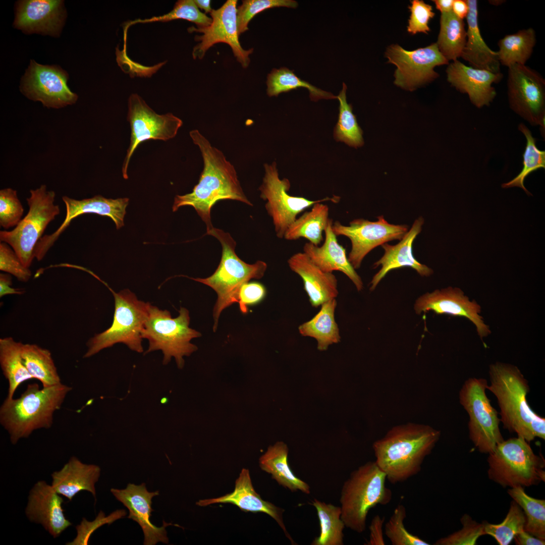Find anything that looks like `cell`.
I'll use <instances>...</instances> for the list:
<instances>
[{"label":"cell","instance_id":"cell-1","mask_svg":"<svg viewBox=\"0 0 545 545\" xmlns=\"http://www.w3.org/2000/svg\"><path fill=\"white\" fill-rule=\"evenodd\" d=\"M189 135L200 150L203 170L192 192L176 196L172 210L176 211L185 206L193 207L205 223L207 231L213 227L210 212L217 201L231 199L250 206L252 204L243 191L234 166L226 159L223 153L212 146L198 130L191 131Z\"/></svg>","mask_w":545,"mask_h":545},{"label":"cell","instance_id":"cell-2","mask_svg":"<svg viewBox=\"0 0 545 545\" xmlns=\"http://www.w3.org/2000/svg\"><path fill=\"white\" fill-rule=\"evenodd\" d=\"M440 435V431L428 425L396 426L373 444L375 462L391 483L403 482L420 471Z\"/></svg>","mask_w":545,"mask_h":545},{"label":"cell","instance_id":"cell-3","mask_svg":"<svg viewBox=\"0 0 545 545\" xmlns=\"http://www.w3.org/2000/svg\"><path fill=\"white\" fill-rule=\"evenodd\" d=\"M490 385L486 389L497 398L500 421L510 432L528 442L535 438L545 439V418L536 414L527 400L530 388L519 369L512 364L497 362L489 368Z\"/></svg>","mask_w":545,"mask_h":545},{"label":"cell","instance_id":"cell-4","mask_svg":"<svg viewBox=\"0 0 545 545\" xmlns=\"http://www.w3.org/2000/svg\"><path fill=\"white\" fill-rule=\"evenodd\" d=\"M72 390L62 383L40 389L36 383L29 384L17 399H6L0 408V422L8 432L11 443L16 444L40 428H49L54 413L62 406Z\"/></svg>","mask_w":545,"mask_h":545},{"label":"cell","instance_id":"cell-5","mask_svg":"<svg viewBox=\"0 0 545 545\" xmlns=\"http://www.w3.org/2000/svg\"><path fill=\"white\" fill-rule=\"evenodd\" d=\"M206 235L214 237L221 244L222 254L220 263L214 273L209 277L190 278L211 287L217 294V301L213 310V330L215 332L223 310L238 303L239 292L242 285L252 279H259L263 277L267 264L260 260L251 264L242 260L235 252V241L229 233L222 230L213 227L206 231Z\"/></svg>","mask_w":545,"mask_h":545},{"label":"cell","instance_id":"cell-6","mask_svg":"<svg viewBox=\"0 0 545 545\" xmlns=\"http://www.w3.org/2000/svg\"><path fill=\"white\" fill-rule=\"evenodd\" d=\"M386 479L375 461L367 462L351 472L342 486L340 499L341 518L346 527L364 532L369 510L390 502L392 492L386 485Z\"/></svg>","mask_w":545,"mask_h":545},{"label":"cell","instance_id":"cell-7","mask_svg":"<svg viewBox=\"0 0 545 545\" xmlns=\"http://www.w3.org/2000/svg\"><path fill=\"white\" fill-rule=\"evenodd\" d=\"M489 478L503 487H529L545 480V461L518 437L498 444L488 454Z\"/></svg>","mask_w":545,"mask_h":545},{"label":"cell","instance_id":"cell-8","mask_svg":"<svg viewBox=\"0 0 545 545\" xmlns=\"http://www.w3.org/2000/svg\"><path fill=\"white\" fill-rule=\"evenodd\" d=\"M179 313L177 317L172 318L169 311L151 305L141 337L149 342L145 354L161 350L164 364H168L174 357L178 368H182L183 357L190 356L197 350L190 341L201 334L189 327V312L186 308L181 307Z\"/></svg>","mask_w":545,"mask_h":545},{"label":"cell","instance_id":"cell-9","mask_svg":"<svg viewBox=\"0 0 545 545\" xmlns=\"http://www.w3.org/2000/svg\"><path fill=\"white\" fill-rule=\"evenodd\" d=\"M115 299L112 324L105 331L95 335L87 343L83 358H88L117 343L126 345L131 350L141 353V332L149 314L151 304L139 300L129 289L118 293L107 284Z\"/></svg>","mask_w":545,"mask_h":545},{"label":"cell","instance_id":"cell-10","mask_svg":"<svg viewBox=\"0 0 545 545\" xmlns=\"http://www.w3.org/2000/svg\"><path fill=\"white\" fill-rule=\"evenodd\" d=\"M26 198L28 212L12 230L0 231V241L9 244L23 264L30 267L34 249L48 225L60 214L59 205L54 203L56 193L48 191L45 185L30 190Z\"/></svg>","mask_w":545,"mask_h":545},{"label":"cell","instance_id":"cell-11","mask_svg":"<svg viewBox=\"0 0 545 545\" xmlns=\"http://www.w3.org/2000/svg\"><path fill=\"white\" fill-rule=\"evenodd\" d=\"M487 385L484 378H469L463 385L459 398L469 415L470 439L480 452L489 454L504 439L498 413L486 395Z\"/></svg>","mask_w":545,"mask_h":545},{"label":"cell","instance_id":"cell-12","mask_svg":"<svg viewBox=\"0 0 545 545\" xmlns=\"http://www.w3.org/2000/svg\"><path fill=\"white\" fill-rule=\"evenodd\" d=\"M265 174L259 188L260 198L267 202L265 209L272 220L275 231L279 238H283L290 226L298 215L317 202L339 201L340 197L334 196L317 200H309L303 197L292 196L288 193L291 184L288 179H280L274 162L264 165Z\"/></svg>","mask_w":545,"mask_h":545},{"label":"cell","instance_id":"cell-13","mask_svg":"<svg viewBox=\"0 0 545 545\" xmlns=\"http://www.w3.org/2000/svg\"><path fill=\"white\" fill-rule=\"evenodd\" d=\"M127 121L131 128L130 142L122 167L124 178L127 179L130 159L138 146L149 140L167 141L175 137L183 125L182 121L173 114L156 113L136 93L128 100Z\"/></svg>","mask_w":545,"mask_h":545},{"label":"cell","instance_id":"cell-14","mask_svg":"<svg viewBox=\"0 0 545 545\" xmlns=\"http://www.w3.org/2000/svg\"><path fill=\"white\" fill-rule=\"evenodd\" d=\"M385 56L389 63L396 67L394 84L410 91L438 78L435 67L449 64L436 43L413 50L392 44L387 48Z\"/></svg>","mask_w":545,"mask_h":545},{"label":"cell","instance_id":"cell-15","mask_svg":"<svg viewBox=\"0 0 545 545\" xmlns=\"http://www.w3.org/2000/svg\"><path fill=\"white\" fill-rule=\"evenodd\" d=\"M508 95L510 107L532 125H545V81L525 65L508 67Z\"/></svg>","mask_w":545,"mask_h":545},{"label":"cell","instance_id":"cell-16","mask_svg":"<svg viewBox=\"0 0 545 545\" xmlns=\"http://www.w3.org/2000/svg\"><path fill=\"white\" fill-rule=\"evenodd\" d=\"M332 230L336 236H344L350 240L351 249L348 259L355 269L360 267L365 256L374 248L390 241L401 240L408 231V227L390 224L380 215L375 222L355 219L349 226L336 221L333 223Z\"/></svg>","mask_w":545,"mask_h":545},{"label":"cell","instance_id":"cell-17","mask_svg":"<svg viewBox=\"0 0 545 545\" xmlns=\"http://www.w3.org/2000/svg\"><path fill=\"white\" fill-rule=\"evenodd\" d=\"M236 0H228L217 10H212L210 13L212 22L207 27L196 28L192 26L188 32L201 33L196 35L195 40L199 42L192 51L194 59H202L207 50L216 43L223 42L229 45L237 60L242 67L247 68L250 62L249 55L253 48L245 50L241 46L239 40L237 21Z\"/></svg>","mask_w":545,"mask_h":545},{"label":"cell","instance_id":"cell-18","mask_svg":"<svg viewBox=\"0 0 545 545\" xmlns=\"http://www.w3.org/2000/svg\"><path fill=\"white\" fill-rule=\"evenodd\" d=\"M68 74L57 66L42 65L30 61L20 85L28 98L47 107L61 108L76 102L77 95L67 85Z\"/></svg>","mask_w":545,"mask_h":545},{"label":"cell","instance_id":"cell-19","mask_svg":"<svg viewBox=\"0 0 545 545\" xmlns=\"http://www.w3.org/2000/svg\"><path fill=\"white\" fill-rule=\"evenodd\" d=\"M62 200L66 206L65 219L54 232L44 235L38 242L34 249L35 258L38 261L44 258L72 221L79 215L94 213L107 216L114 222L117 230L124 226L126 209L129 200L128 198L112 199L96 195L90 198L77 200L64 196Z\"/></svg>","mask_w":545,"mask_h":545},{"label":"cell","instance_id":"cell-20","mask_svg":"<svg viewBox=\"0 0 545 545\" xmlns=\"http://www.w3.org/2000/svg\"><path fill=\"white\" fill-rule=\"evenodd\" d=\"M414 309L418 315L432 311L438 314L466 317L475 325L482 340L490 334L489 326L480 315V306L475 300H470L463 291L457 287H449L421 295L416 300Z\"/></svg>","mask_w":545,"mask_h":545},{"label":"cell","instance_id":"cell-21","mask_svg":"<svg viewBox=\"0 0 545 545\" xmlns=\"http://www.w3.org/2000/svg\"><path fill=\"white\" fill-rule=\"evenodd\" d=\"M66 17L63 1H20L16 4L14 26L26 34L59 36Z\"/></svg>","mask_w":545,"mask_h":545},{"label":"cell","instance_id":"cell-22","mask_svg":"<svg viewBox=\"0 0 545 545\" xmlns=\"http://www.w3.org/2000/svg\"><path fill=\"white\" fill-rule=\"evenodd\" d=\"M111 492L129 510L128 518L138 523L141 527L144 533V545H154L158 542L168 543L166 527L169 525L180 527L164 521L161 527L152 523L150 520L151 512L154 511L151 508L152 499L159 495V491L148 492L145 483L138 485L129 483L125 489L112 488Z\"/></svg>","mask_w":545,"mask_h":545},{"label":"cell","instance_id":"cell-23","mask_svg":"<svg viewBox=\"0 0 545 545\" xmlns=\"http://www.w3.org/2000/svg\"><path fill=\"white\" fill-rule=\"evenodd\" d=\"M63 498L53 487L39 481L31 489L26 515L32 522L41 524L53 537L72 525L65 516Z\"/></svg>","mask_w":545,"mask_h":545},{"label":"cell","instance_id":"cell-24","mask_svg":"<svg viewBox=\"0 0 545 545\" xmlns=\"http://www.w3.org/2000/svg\"><path fill=\"white\" fill-rule=\"evenodd\" d=\"M447 80L462 93H467L471 102L476 107L488 105L496 95L492 84L499 82L503 74L471 67L458 60L449 64L447 70Z\"/></svg>","mask_w":545,"mask_h":545},{"label":"cell","instance_id":"cell-25","mask_svg":"<svg viewBox=\"0 0 545 545\" xmlns=\"http://www.w3.org/2000/svg\"><path fill=\"white\" fill-rule=\"evenodd\" d=\"M217 503H230L244 511L261 512L268 515L278 523L292 544H295L284 524L283 517L284 510L263 500L255 492L248 469H242L236 480L233 492L217 498L200 500L196 502V505L203 507Z\"/></svg>","mask_w":545,"mask_h":545},{"label":"cell","instance_id":"cell-26","mask_svg":"<svg viewBox=\"0 0 545 545\" xmlns=\"http://www.w3.org/2000/svg\"><path fill=\"white\" fill-rule=\"evenodd\" d=\"M424 219L419 217L397 244H383V256L376 262L374 268L381 266L380 270L373 277L370 283V290L373 291L380 281L391 270L402 267H411L420 276L428 277L433 273L432 269L419 262L413 256L412 245L417 236L421 232Z\"/></svg>","mask_w":545,"mask_h":545},{"label":"cell","instance_id":"cell-27","mask_svg":"<svg viewBox=\"0 0 545 545\" xmlns=\"http://www.w3.org/2000/svg\"><path fill=\"white\" fill-rule=\"evenodd\" d=\"M290 268L301 278L311 305L317 308L336 299L338 281L333 272H325L316 266L303 252L292 255L288 260Z\"/></svg>","mask_w":545,"mask_h":545},{"label":"cell","instance_id":"cell-28","mask_svg":"<svg viewBox=\"0 0 545 545\" xmlns=\"http://www.w3.org/2000/svg\"><path fill=\"white\" fill-rule=\"evenodd\" d=\"M333 223L330 219L324 230L325 238L322 245L316 246L307 242L303 246V252L323 271L333 272L335 270L344 273L357 291H361L363 288V282L349 261L345 249L338 243L332 230Z\"/></svg>","mask_w":545,"mask_h":545},{"label":"cell","instance_id":"cell-29","mask_svg":"<svg viewBox=\"0 0 545 545\" xmlns=\"http://www.w3.org/2000/svg\"><path fill=\"white\" fill-rule=\"evenodd\" d=\"M100 473L98 466L83 463L76 457H72L60 470L51 474V486L59 495L69 501L83 490L90 492L95 498V484Z\"/></svg>","mask_w":545,"mask_h":545},{"label":"cell","instance_id":"cell-30","mask_svg":"<svg viewBox=\"0 0 545 545\" xmlns=\"http://www.w3.org/2000/svg\"><path fill=\"white\" fill-rule=\"evenodd\" d=\"M468 12L466 17V41L461 57L470 67L500 73V63L497 51L492 50L483 39L478 22L477 1L466 0Z\"/></svg>","mask_w":545,"mask_h":545},{"label":"cell","instance_id":"cell-31","mask_svg":"<svg viewBox=\"0 0 545 545\" xmlns=\"http://www.w3.org/2000/svg\"><path fill=\"white\" fill-rule=\"evenodd\" d=\"M288 448L282 442L269 446L259 458L260 468L271 475L272 478L283 487L291 492L301 491L310 493L307 483L297 477L290 468L288 461Z\"/></svg>","mask_w":545,"mask_h":545},{"label":"cell","instance_id":"cell-32","mask_svg":"<svg viewBox=\"0 0 545 545\" xmlns=\"http://www.w3.org/2000/svg\"><path fill=\"white\" fill-rule=\"evenodd\" d=\"M337 305L336 299L326 301L321 305L320 310L310 320L298 327L301 336L316 340L317 349L320 351L326 350L330 345L340 341V331L335 318Z\"/></svg>","mask_w":545,"mask_h":545},{"label":"cell","instance_id":"cell-33","mask_svg":"<svg viewBox=\"0 0 545 545\" xmlns=\"http://www.w3.org/2000/svg\"><path fill=\"white\" fill-rule=\"evenodd\" d=\"M329 213L328 205L321 202L315 203L310 211L296 218L287 229L284 238L288 240L304 238L314 245L319 246L330 219Z\"/></svg>","mask_w":545,"mask_h":545},{"label":"cell","instance_id":"cell-34","mask_svg":"<svg viewBox=\"0 0 545 545\" xmlns=\"http://www.w3.org/2000/svg\"><path fill=\"white\" fill-rule=\"evenodd\" d=\"M22 345V343L12 337L0 339V365L8 381V399L13 398L16 390L22 383L33 379L24 364Z\"/></svg>","mask_w":545,"mask_h":545},{"label":"cell","instance_id":"cell-35","mask_svg":"<svg viewBox=\"0 0 545 545\" xmlns=\"http://www.w3.org/2000/svg\"><path fill=\"white\" fill-rule=\"evenodd\" d=\"M21 355L24 364L33 378L37 379L43 387L61 383V378L47 349L34 344H23Z\"/></svg>","mask_w":545,"mask_h":545},{"label":"cell","instance_id":"cell-36","mask_svg":"<svg viewBox=\"0 0 545 545\" xmlns=\"http://www.w3.org/2000/svg\"><path fill=\"white\" fill-rule=\"evenodd\" d=\"M535 43V32L532 28L506 35L498 42L499 49L497 52L500 64L507 67L515 64L525 65Z\"/></svg>","mask_w":545,"mask_h":545},{"label":"cell","instance_id":"cell-37","mask_svg":"<svg viewBox=\"0 0 545 545\" xmlns=\"http://www.w3.org/2000/svg\"><path fill=\"white\" fill-rule=\"evenodd\" d=\"M466 30L463 20L452 11L442 13L440 30L436 42L442 55L449 61L461 57L466 41Z\"/></svg>","mask_w":545,"mask_h":545},{"label":"cell","instance_id":"cell-38","mask_svg":"<svg viewBox=\"0 0 545 545\" xmlns=\"http://www.w3.org/2000/svg\"><path fill=\"white\" fill-rule=\"evenodd\" d=\"M311 505L316 509L320 524V533L311 545H343V530L346 527L341 518V507L314 499Z\"/></svg>","mask_w":545,"mask_h":545},{"label":"cell","instance_id":"cell-39","mask_svg":"<svg viewBox=\"0 0 545 545\" xmlns=\"http://www.w3.org/2000/svg\"><path fill=\"white\" fill-rule=\"evenodd\" d=\"M267 94L269 96H278L298 88H305L309 92L311 100L337 99V96L322 90L297 77L293 71L282 67L274 69L268 75L266 81Z\"/></svg>","mask_w":545,"mask_h":545},{"label":"cell","instance_id":"cell-40","mask_svg":"<svg viewBox=\"0 0 545 545\" xmlns=\"http://www.w3.org/2000/svg\"><path fill=\"white\" fill-rule=\"evenodd\" d=\"M507 492L524 513V530L545 540V500L529 496L522 487L510 488Z\"/></svg>","mask_w":545,"mask_h":545},{"label":"cell","instance_id":"cell-41","mask_svg":"<svg viewBox=\"0 0 545 545\" xmlns=\"http://www.w3.org/2000/svg\"><path fill=\"white\" fill-rule=\"evenodd\" d=\"M347 86L343 83L342 89L337 99L339 101L338 121L334 129L335 140L343 142L348 145L357 148L364 144L363 131L353 113L352 106L347 101Z\"/></svg>","mask_w":545,"mask_h":545},{"label":"cell","instance_id":"cell-42","mask_svg":"<svg viewBox=\"0 0 545 545\" xmlns=\"http://www.w3.org/2000/svg\"><path fill=\"white\" fill-rule=\"evenodd\" d=\"M177 19H184L195 23L197 28L208 26L212 22L211 18L201 12L193 0H180L177 1L172 10L162 16H155L149 19H138L127 22L124 24V40L126 42L128 29L131 25L137 23H146L154 22H166Z\"/></svg>","mask_w":545,"mask_h":545},{"label":"cell","instance_id":"cell-43","mask_svg":"<svg viewBox=\"0 0 545 545\" xmlns=\"http://www.w3.org/2000/svg\"><path fill=\"white\" fill-rule=\"evenodd\" d=\"M526 518L521 508L513 500L507 515L499 524L483 522L485 534L494 537L499 545H508L515 536L524 530Z\"/></svg>","mask_w":545,"mask_h":545},{"label":"cell","instance_id":"cell-44","mask_svg":"<svg viewBox=\"0 0 545 545\" xmlns=\"http://www.w3.org/2000/svg\"><path fill=\"white\" fill-rule=\"evenodd\" d=\"M519 130L524 135L526 144L523 155V168L520 173L510 181L502 185L503 188L518 187L522 188L528 195L531 193L524 185L525 178L537 169L545 168V152L538 149L536 140L530 131L523 124L519 125Z\"/></svg>","mask_w":545,"mask_h":545},{"label":"cell","instance_id":"cell-45","mask_svg":"<svg viewBox=\"0 0 545 545\" xmlns=\"http://www.w3.org/2000/svg\"><path fill=\"white\" fill-rule=\"evenodd\" d=\"M406 517L404 506L400 504L395 509L385 525V532L393 545H428V542L408 531L404 521Z\"/></svg>","mask_w":545,"mask_h":545},{"label":"cell","instance_id":"cell-46","mask_svg":"<svg viewBox=\"0 0 545 545\" xmlns=\"http://www.w3.org/2000/svg\"><path fill=\"white\" fill-rule=\"evenodd\" d=\"M298 6L293 0H245L237 8V21L238 33L248 29V24L251 20L258 13L268 9L276 7L295 8Z\"/></svg>","mask_w":545,"mask_h":545},{"label":"cell","instance_id":"cell-47","mask_svg":"<svg viewBox=\"0 0 545 545\" xmlns=\"http://www.w3.org/2000/svg\"><path fill=\"white\" fill-rule=\"evenodd\" d=\"M462 527L454 533L437 540L434 545H474L478 538L485 535L483 523L473 520L468 514L460 519Z\"/></svg>","mask_w":545,"mask_h":545},{"label":"cell","instance_id":"cell-48","mask_svg":"<svg viewBox=\"0 0 545 545\" xmlns=\"http://www.w3.org/2000/svg\"><path fill=\"white\" fill-rule=\"evenodd\" d=\"M24 208L17 191L12 188L0 191V226L7 230L15 227L22 219Z\"/></svg>","mask_w":545,"mask_h":545},{"label":"cell","instance_id":"cell-49","mask_svg":"<svg viewBox=\"0 0 545 545\" xmlns=\"http://www.w3.org/2000/svg\"><path fill=\"white\" fill-rule=\"evenodd\" d=\"M0 270L24 283L27 282L32 276L31 270L23 264L13 249L3 242L0 243Z\"/></svg>","mask_w":545,"mask_h":545},{"label":"cell","instance_id":"cell-50","mask_svg":"<svg viewBox=\"0 0 545 545\" xmlns=\"http://www.w3.org/2000/svg\"><path fill=\"white\" fill-rule=\"evenodd\" d=\"M408 8L411 14L407 31L413 35L419 32L427 34L430 31L428 23L435 15L431 6L422 0H413Z\"/></svg>","mask_w":545,"mask_h":545},{"label":"cell","instance_id":"cell-51","mask_svg":"<svg viewBox=\"0 0 545 545\" xmlns=\"http://www.w3.org/2000/svg\"><path fill=\"white\" fill-rule=\"evenodd\" d=\"M266 290L265 286L257 282H246L241 287L238 295V302L241 311L246 313L248 306L259 303L265 298Z\"/></svg>","mask_w":545,"mask_h":545},{"label":"cell","instance_id":"cell-52","mask_svg":"<svg viewBox=\"0 0 545 545\" xmlns=\"http://www.w3.org/2000/svg\"><path fill=\"white\" fill-rule=\"evenodd\" d=\"M384 520V517L381 518L379 515L375 516L372 519L369 526L370 536L369 540L367 541V544H385L383 533V525Z\"/></svg>","mask_w":545,"mask_h":545},{"label":"cell","instance_id":"cell-53","mask_svg":"<svg viewBox=\"0 0 545 545\" xmlns=\"http://www.w3.org/2000/svg\"><path fill=\"white\" fill-rule=\"evenodd\" d=\"M25 291L23 289L12 287L11 275L7 273L0 274V297L6 295L17 294L22 295Z\"/></svg>","mask_w":545,"mask_h":545},{"label":"cell","instance_id":"cell-54","mask_svg":"<svg viewBox=\"0 0 545 545\" xmlns=\"http://www.w3.org/2000/svg\"><path fill=\"white\" fill-rule=\"evenodd\" d=\"M517 545H544L545 540L537 538L523 530L514 539Z\"/></svg>","mask_w":545,"mask_h":545},{"label":"cell","instance_id":"cell-55","mask_svg":"<svg viewBox=\"0 0 545 545\" xmlns=\"http://www.w3.org/2000/svg\"><path fill=\"white\" fill-rule=\"evenodd\" d=\"M452 12L460 19L463 20L466 18L468 12V6L466 0H454Z\"/></svg>","mask_w":545,"mask_h":545},{"label":"cell","instance_id":"cell-56","mask_svg":"<svg viewBox=\"0 0 545 545\" xmlns=\"http://www.w3.org/2000/svg\"><path fill=\"white\" fill-rule=\"evenodd\" d=\"M453 1L454 0L432 1L435 4L436 9L439 10L441 14L452 11Z\"/></svg>","mask_w":545,"mask_h":545},{"label":"cell","instance_id":"cell-57","mask_svg":"<svg viewBox=\"0 0 545 545\" xmlns=\"http://www.w3.org/2000/svg\"><path fill=\"white\" fill-rule=\"evenodd\" d=\"M194 1L197 7L199 9L204 10L206 13H210L212 11L210 0H194Z\"/></svg>","mask_w":545,"mask_h":545}]
</instances>
